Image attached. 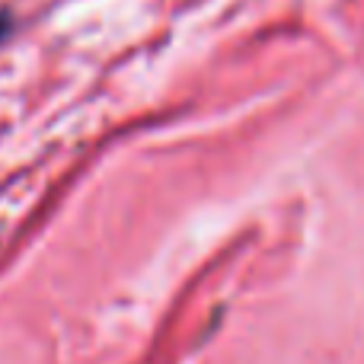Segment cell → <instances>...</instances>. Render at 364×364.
<instances>
[{
	"label": "cell",
	"instance_id": "cell-1",
	"mask_svg": "<svg viewBox=\"0 0 364 364\" xmlns=\"http://www.w3.org/2000/svg\"><path fill=\"white\" fill-rule=\"evenodd\" d=\"M6 32H10V19L4 16V13H0V42H4V36Z\"/></svg>",
	"mask_w": 364,
	"mask_h": 364
}]
</instances>
